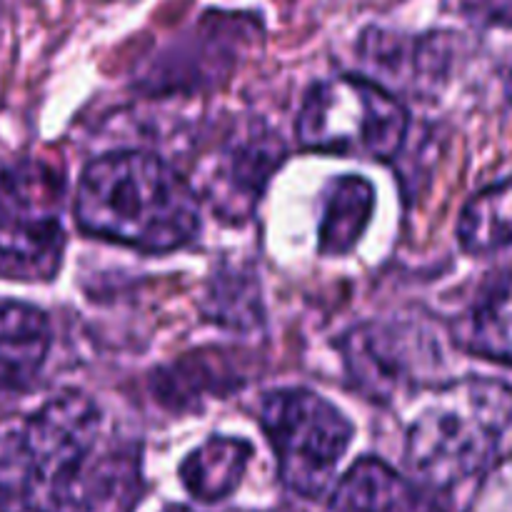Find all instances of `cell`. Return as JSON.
Returning a JSON list of instances; mask_svg holds the SVG:
<instances>
[{"label":"cell","instance_id":"5bb4252c","mask_svg":"<svg viewBox=\"0 0 512 512\" xmlns=\"http://www.w3.org/2000/svg\"><path fill=\"white\" fill-rule=\"evenodd\" d=\"M510 98H512V78H510Z\"/></svg>","mask_w":512,"mask_h":512},{"label":"cell","instance_id":"ba28073f","mask_svg":"<svg viewBox=\"0 0 512 512\" xmlns=\"http://www.w3.org/2000/svg\"><path fill=\"white\" fill-rule=\"evenodd\" d=\"M50 350V325L40 308L0 303V393H15L33 383Z\"/></svg>","mask_w":512,"mask_h":512},{"label":"cell","instance_id":"7a4b0ae2","mask_svg":"<svg viewBox=\"0 0 512 512\" xmlns=\"http://www.w3.org/2000/svg\"><path fill=\"white\" fill-rule=\"evenodd\" d=\"M75 220L98 238L145 253H168L195 235L200 203L193 185L150 153H110L83 170Z\"/></svg>","mask_w":512,"mask_h":512},{"label":"cell","instance_id":"8992f818","mask_svg":"<svg viewBox=\"0 0 512 512\" xmlns=\"http://www.w3.org/2000/svg\"><path fill=\"white\" fill-rule=\"evenodd\" d=\"M63 178L40 160L0 173V273L53 278L65 248Z\"/></svg>","mask_w":512,"mask_h":512},{"label":"cell","instance_id":"4fadbf2b","mask_svg":"<svg viewBox=\"0 0 512 512\" xmlns=\"http://www.w3.org/2000/svg\"><path fill=\"white\" fill-rule=\"evenodd\" d=\"M165 512H198V510H190V508H180V505H178V508H168V510H165Z\"/></svg>","mask_w":512,"mask_h":512},{"label":"cell","instance_id":"6da1fadb","mask_svg":"<svg viewBox=\"0 0 512 512\" xmlns=\"http://www.w3.org/2000/svg\"><path fill=\"white\" fill-rule=\"evenodd\" d=\"M138 495L140 448L80 393L45 403L0 455V512H130Z\"/></svg>","mask_w":512,"mask_h":512},{"label":"cell","instance_id":"9c48e42d","mask_svg":"<svg viewBox=\"0 0 512 512\" xmlns=\"http://www.w3.org/2000/svg\"><path fill=\"white\" fill-rule=\"evenodd\" d=\"M250 455L253 448L245 440L210 438L183 460L180 480L195 500L218 503L235 493L250 463Z\"/></svg>","mask_w":512,"mask_h":512},{"label":"cell","instance_id":"52a82bcc","mask_svg":"<svg viewBox=\"0 0 512 512\" xmlns=\"http://www.w3.org/2000/svg\"><path fill=\"white\" fill-rule=\"evenodd\" d=\"M335 512H443L428 490L395 473L383 460L363 458L343 475L333 498Z\"/></svg>","mask_w":512,"mask_h":512},{"label":"cell","instance_id":"3957f363","mask_svg":"<svg viewBox=\"0 0 512 512\" xmlns=\"http://www.w3.org/2000/svg\"><path fill=\"white\" fill-rule=\"evenodd\" d=\"M512 423V388L465 378L440 388L410 425L405 458L428 488H453L488 465Z\"/></svg>","mask_w":512,"mask_h":512},{"label":"cell","instance_id":"30bf717a","mask_svg":"<svg viewBox=\"0 0 512 512\" xmlns=\"http://www.w3.org/2000/svg\"><path fill=\"white\" fill-rule=\"evenodd\" d=\"M375 208L373 185L358 175H343L325 190L320 220V253L348 255L363 238Z\"/></svg>","mask_w":512,"mask_h":512},{"label":"cell","instance_id":"8fae6325","mask_svg":"<svg viewBox=\"0 0 512 512\" xmlns=\"http://www.w3.org/2000/svg\"><path fill=\"white\" fill-rule=\"evenodd\" d=\"M458 238L470 255H493L512 248V180L480 190L465 205Z\"/></svg>","mask_w":512,"mask_h":512},{"label":"cell","instance_id":"5b68a950","mask_svg":"<svg viewBox=\"0 0 512 512\" xmlns=\"http://www.w3.org/2000/svg\"><path fill=\"white\" fill-rule=\"evenodd\" d=\"M260 423L285 488L303 498H320L353 440L350 420L310 390H278L263 400Z\"/></svg>","mask_w":512,"mask_h":512},{"label":"cell","instance_id":"7c38bea8","mask_svg":"<svg viewBox=\"0 0 512 512\" xmlns=\"http://www.w3.org/2000/svg\"><path fill=\"white\" fill-rule=\"evenodd\" d=\"M470 348L483 358L512 365V273L475 310Z\"/></svg>","mask_w":512,"mask_h":512},{"label":"cell","instance_id":"277c9868","mask_svg":"<svg viewBox=\"0 0 512 512\" xmlns=\"http://www.w3.org/2000/svg\"><path fill=\"white\" fill-rule=\"evenodd\" d=\"M295 128L308 150L390 160L408 135V110L373 80L340 75L308 90Z\"/></svg>","mask_w":512,"mask_h":512}]
</instances>
